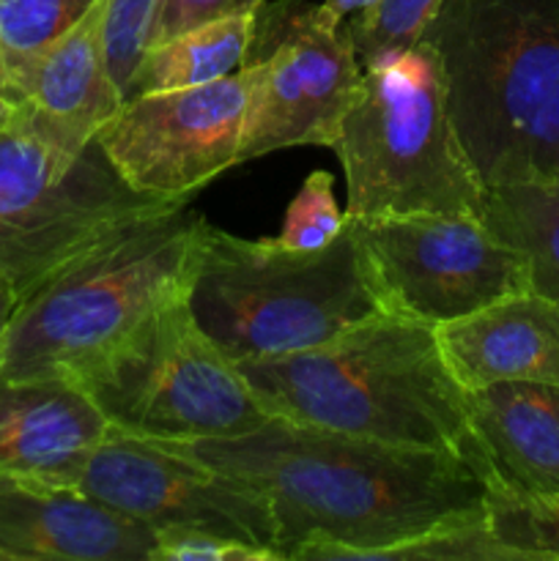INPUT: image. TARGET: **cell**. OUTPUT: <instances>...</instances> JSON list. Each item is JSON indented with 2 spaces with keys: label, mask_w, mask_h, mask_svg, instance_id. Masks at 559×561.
I'll return each mask as SVG.
<instances>
[{
  "label": "cell",
  "mask_w": 559,
  "mask_h": 561,
  "mask_svg": "<svg viewBox=\"0 0 559 561\" xmlns=\"http://www.w3.org/2000/svg\"><path fill=\"white\" fill-rule=\"evenodd\" d=\"M175 447L269 499L285 561H378L425 531L477 518L488 502L486 474L460 455L277 416L244 436Z\"/></svg>",
  "instance_id": "6da1fadb"
},
{
  "label": "cell",
  "mask_w": 559,
  "mask_h": 561,
  "mask_svg": "<svg viewBox=\"0 0 559 561\" xmlns=\"http://www.w3.org/2000/svg\"><path fill=\"white\" fill-rule=\"evenodd\" d=\"M239 370L277 420L480 466L466 389L444 359L436 329L422 321L378 312L327 343L244 362Z\"/></svg>",
  "instance_id": "7a4b0ae2"
},
{
  "label": "cell",
  "mask_w": 559,
  "mask_h": 561,
  "mask_svg": "<svg viewBox=\"0 0 559 561\" xmlns=\"http://www.w3.org/2000/svg\"><path fill=\"white\" fill-rule=\"evenodd\" d=\"M422 42L482 184L559 175V0H444Z\"/></svg>",
  "instance_id": "3957f363"
},
{
  "label": "cell",
  "mask_w": 559,
  "mask_h": 561,
  "mask_svg": "<svg viewBox=\"0 0 559 561\" xmlns=\"http://www.w3.org/2000/svg\"><path fill=\"white\" fill-rule=\"evenodd\" d=\"M203 222L175 203L115 225L60 263L16 301L0 376L80 383L151 312L186 294Z\"/></svg>",
  "instance_id": "277c9868"
},
{
  "label": "cell",
  "mask_w": 559,
  "mask_h": 561,
  "mask_svg": "<svg viewBox=\"0 0 559 561\" xmlns=\"http://www.w3.org/2000/svg\"><path fill=\"white\" fill-rule=\"evenodd\" d=\"M186 305L233 365L312 348L384 312L349 219L318 250L203 222Z\"/></svg>",
  "instance_id": "5b68a950"
},
{
  "label": "cell",
  "mask_w": 559,
  "mask_h": 561,
  "mask_svg": "<svg viewBox=\"0 0 559 561\" xmlns=\"http://www.w3.org/2000/svg\"><path fill=\"white\" fill-rule=\"evenodd\" d=\"M332 151L345 170V217H480L486 184L449 121L442 60L427 42L362 66Z\"/></svg>",
  "instance_id": "8992f818"
},
{
  "label": "cell",
  "mask_w": 559,
  "mask_h": 561,
  "mask_svg": "<svg viewBox=\"0 0 559 561\" xmlns=\"http://www.w3.org/2000/svg\"><path fill=\"white\" fill-rule=\"evenodd\" d=\"M77 387L113 431L151 442L233 438L272 420L239 365L195 321L186 294L151 312Z\"/></svg>",
  "instance_id": "52a82bcc"
},
{
  "label": "cell",
  "mask_w": 559,
  "mask_h": 561,
  "mask_svg": "<svg viewBox=\"0 0 559 561\" xmlns=\"http://www.w3.org/2000/svg\"><path fill=\"white\" fill-rule=\"evenodd\" d=\"M164 206L175 203L132 190L96 140L60 151L16 104L0 135V272L16 301L115 225Z\"/></svg>",
  "instance_id": "ba28073f"
},
{
  "label": "cell",
  "mask_w": 559,
  "mask_h": 561,
  "mask_svg": "<svg viewBox=\"0 0 559 561\" xmlns=\"http://www.w3.org/2000/svg\"><path fill=\"white\" fill-rule=\"evenodd\" d=\"M244 66L252 93L239 164L294 146H334L362 85L345 22L310 0H263Z\"/></svg>",
  "instance_id": "9c48e42d"
},
{
  "label": "cell",
  "mask_w": 559,
  "mask_h": 561,
  "mask_svg": "<svg viewBox=\"0 0 559 561\" xmlns=\"http://www.w3.org/2000/svg\"><path fill=\"white\" fill-rule=\"evenodd\" d=\"M384 312L427 327L529 288V268L480 217L403 214L349 217Z\"/></svg>",
  "instance_id": "30bf717a"
},
{
  "label": "cell",
  "mask_w": 559,
  "mask_h": 561,
  "mask_svg": "<svg viewBox=\"0 0 559 561\" xmlns=\"http://www.w3.org/2000/svg\"><path fill=\"white\" fill-rule=\"evenodd\" d=\"M66 485L157 531L201 529L280 553L272 504L250 482L212 469L175 444L110 427Z\"/></svg>",
  "instance_id": "8fae6325"
},
{
  "label": "cell",
  "mask_w": 559,
  "mask_h": 561,
  "mask_svg": "<svg viewBox=\"0 0 559 561\" xmlns=\"http://www.w3.org/2000/svg\"><path fill=\"white\" fill-rule=\"evenodd\" d=\"M252 69L195 88L129 99L99 129L115 173L148 197L190 203L208 181L239 164Z\"/></svg>",
  "instance_id": "7c38bea8"
},
{
  "label": "cell",
  "mask_w": 559,
  "mask_h": 561,
  "mask_svg": "<svg viewBox=\"0 0 559 561\" xmlns=\"http://www.w3.org/2000/svg\"><path fill=\"white\" fill-rule=\"evenodd\" d=\"M148 526L38 477H0V561H153Z\"/></svg>",
  "instance_id": "4fadbf2b"
},
{
  "label": "cell",
  "mask_w": 559,
  "mask_h": 561,
  "mask_svg": "<svg viewBox=\"0 0 559 561\" xmlns=\"http://www.w3.org/2000/svg\"><path fill=\"white\" fill-rule=\"evenodd\" d=\"M25 118L66 153H82L124 104L107 66L104 0L44 49L9 88Z\"/></svg>",
  "instance_id": "5bb4252c"
},
{
  "label": "cell",
  "mask_w": 559,
  "mask_h": 561,
  "mask_svg": "<svg viewBox=\"0 0 559 561\" xmlns=\"http://www.w3.org/2000/svg\"><path fill=\"white\" fill-rule=\"evenodd\" d=\"M488 493L559 496V383L502 381L466 392Z\"/></svg>",
  "instance_id": "9a60e30c"
},
{
  "label": "cell",
  "mask_w": 559,
  "mask_h": 561,
  "mask_svg": "<svg viewBox=\"0 0 559 561\" xmlns=\"http://www.w3.org/2000/svg\"><path fill=\"white\" fill-rule=\"evenodd\" d=\"M433 329L466 392L502 381L559 383V305L535 290Z\"/></svg>",
  "instance_id": "2e32d148"
},
{
  "label": "cell",
  "mask_w": 559,
  "mask_h": 561,
  "mask_svg": "<svg viewBox=\"0 0 559 561\" xmlns=\"http://www.w3.org/2000/svg\"><path fill=\"white\" fill-rule=\"evenodd\" d=\"M107 431L110 422L77 383L0 376V477L66 485Z\"/></svg>",
  "instance_id": "e0dca14e"
},
{
  "label": "cell",
  "mask_w": 559,
  "mask_h": 561,
  "mask_svg": "<svg viewBox=\"0 0 559 561\" xmlns=\"http://www.w3.org/2000/svg\"><path fill=\"white\" fill-rule=\"evenodd\" d=\"M255 9L148 44L124 88V102L153 91L195 88L244 69Z\"/></svg>",
  "instance_id": "ac0fdd59"
},
{
  "label": "cell",
  "mask_w": 559,
  "mask_h": 561,
  "mask_svg": "<svg viewBox=\"0 0 559 561\" xmlns=\"http://www.w3.org/2000/svg\"><path fill=\"white\" fill-rule=\"evenodd\" d=\"M480 219L524 257L529 288L559 305V175L486 186Z\"/></svg>",
  "instance_id": "d6986e66"
},
{
  "label": "cell",
  "mask_w": 559,
  "mask_h": 561,
  "mask_svg": "<svg viewBox=\"0 0 559 561\" xmlns=\"http://www.w3.org/2000/svg\"><path fill=\"white\" fill-rule=\"evenodd\" d=\"M93 3L96 0H0V49L9 66V88Z\"/></svg>",
  "instance_id": "ffe728a7"
},
{
  "label": "cell",
  "mask_w": 559,
  "mask_h": 561,
  "mask_svg": "<svg viewBox=\"0 0 559 561\" xmlns=\"http://www.w3.org/2000/svg\"><path fill=\"white\" fill-rule=\"evenodd\" d=\"M486 515L507 561H559V496L513 499L488 493Z\"/></svg>",
  "instance_id": "44dd1931"
},
{
  "label": "cell",
  "mask_w": 559,
  "mask_h": 561,
  "mask_svg": "<svg viewBox=\"0 0 559 561\" xmlns=\"http://www.w3.org/2000/svg\"><path fill=\"white\" fill-rule=\"evenodd\" d=\"M444 0H376L370 9L349 16L345 25L360 66L422 42V33Z\"/></svg>",
  "instance_id": "7402d4cb"
},
{
  "label": "cell",
  "mask_w": 559,
  "mask_h": 561,
  "mask_svg": "<svg viewBox=\"0 0 559 561\" xmlns=\"http://www.w3.org/2000/svg\"><path fill=\"white\" fill-rule=\"evenodd\" d=\"M345 211H340L332 192V175L316 170L305 179L301 190L285 211L277 241L288 250H318L343 233Z\"/></svg>",
  "instance_id": "603a6c76"
},
{
  "label": "cell",
  "mask_w": 559,
  "mask_h": 561,
  "mask_svg": "<svg viewBox=\"0 0 559 561\" xmlns=\"http://www.w3.org/2000/svg\"><path fill=\"white\" fill-rule=\"evenodd\" d=\"M159 0H104V47L121 99L132 71L151 42Z\"/></svg>",
  "instance_id": "cb8c5ba5"
},
{
  "label": "cell",
  "mask_w": 559,
  "mask_h": 561,
  "mask_svg": "<svg viewBox=\"0 0 559 561\" xmlns=\"http://www.w3.org/2000/svg\"><path fill=\"white\" fill-rule=\"evenodd\" d=\"M153 561H277L266 548L201 529L157 531Z\"/></svg>",
  "instance_id": "d4e9b609"
},
{
  "label": "cell",
  "mask_w": 559,
  "mask_h": 561,
  "mask_svg": "<svg viewBox=\"0 0 559 561\" xmlns=\"http://www.w3.org/2000/svg\"><path fill=\"white\" fill-rule=\"evenodd\" d=\"M261 3L263 0H159L148 44L164 42V38L179 36L192 27L219 20V16L258 9Z\"/></svg>",
  "instance_id": "484cf974"
},
{
  "label": "cell",
  "mask_w": 559,
  "mask_h": 561,
  "mask_svg": "<svg viewBox=\"0 0 559 561\" xmlns=\"http://www.w3.org/2000/svg\"><path fill=\"white\" fill-rule=\"evenodd\" d=\"M373 3H376V0H323L321 9L327 11L332 20L345 22L349 16H354V14H360V11L370 9Z\"/></svg>",
  "instance_id": "4316f807"
},
{
  "label": "cell",
  "mask_w": 559,
  "mask_h": 561,
  "mask_svg": "<svg viewBox=\"0 0 559 561\" xmlns=\"http://www.w3.org/2000/svg\"><path fill=\"white\" fill-rule=\"evenodd\" d=\"M14 307H16L14 285H11V279L0 272V348H3V334H5V327H9Z\"/></svg>",
  "instance_id": "83f0119b"
},
{
  "label": "cell",
  "mask_w": 559,
  "mask_h": 561,
  "mask_svg": "<svg viewBox=\"0 0 559 561\" xmlns=\"http://www.w3.org/2000/svg\"><path fill=\"white\" fill-rule=\"evenodd\" d=\"M14 115H16V99L11 96V93L0 91V135L9 129L11 121H14Z\"/></svg>",
  "instance_id": "f1b7e54d"
},
{
  "label": "cell",
  "mask_w": 559,
  "mask_h": 561,
  "mask_svg": "<svg viewBox=\"0 0 559 561\" xmlns=\"http://www.w3.org/2000/svg\"><path fill=\"white\" fill-rule=\"evenodd\" d=\"M0 91L9 93V66H5L3 49H0Z\"/></svg>",
  "instance_id": "f546056e"
}]
</instances>
